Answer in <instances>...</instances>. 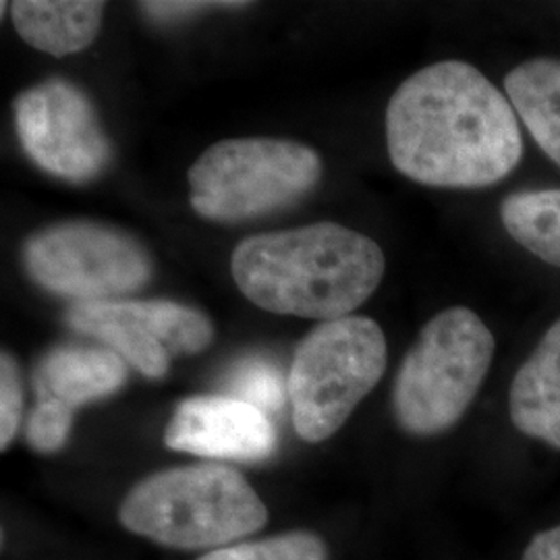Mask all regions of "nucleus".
<instances>
[{
	"label": "nucleus",
	"instance_id": "obj_1",
	"mask_svg": "<svg viewBox=\"0 0 560 560\" xmlns=\"http://www.w3.org/2000/svg\"><path fill=\"white\" fill-rule=\"evenodd\" d=\"M395 168L430 187H488L523 154L513 104L463 60H442L402 81L386 108Z\"/></svg>",
	"mask_w": 560,
	"mask_h": 560
},
{
	"label": "nucleus",
	"instance_id": "obj_2",
	"mask_svg": "<svg viewBox=\"0 0 560 560\" xmlns=\"http://www.w3.org/2000/svg\"><path fill=\"white\" fill-rule=\"evenodd\" d=\"M384 270L381 245L337 222L249 237L231 258L233 279L252 303L322 322L351 316L374 295Z\"/></svg>",
	"mask_w": 560,
	"mask_h": 560
},
{
	"label": "nucleus",
	"instance_id": "obj_3",
	"mask_svg": "<svg viewBox=\"0 0 560 560\" xmlns=\"http://www.w3.org/2000/svg\"><path fill=\"white\" fill-rule=\"evenodd\" d=\"M119 520L161 546L219 550L261 529L268 509L237 469L196 463L138 481L120 504Z\"/></svg>",
	"mask_w": 560,
	"mask_h": 560
},
{
	"label": "nucleus",
	"instance_id": "obj_4",
	"mask_svg": "<svg viewBox=\"0 0 560 560\" xmlns=\"http://www.w3.org/2000/svg\"><path fill=\"white\" fill-rule=\"evenodd\" d=\"M494 337L467 307H448L423 326L400 363L393 413L413 436H436L453 428L488 376Z\"/></svg>",
	"mask_w": 560,
	"mask_h": 560
},
{
	"label": "nucleus",
	"instance_id": "obj_5",
	"mask_svg": "<svg viewBox=\"0 0 560 560\" xmlns=\"http://www.w3.org/2000/svg\"><path fill=\"white\" fill-rule=\"evenodd\" d=\"M388 347L381 326L363 316L322 322L301 340L287 393L305 442L330 439L381 382Z\"/></svg>",
	"mask_w": 560,
	"mask_h": 560
},
{
	"label": "nucleus",
	"instance_id": "obj_6",
	"mask_svg": "<svg viewBox=\"0 0 560 560\" xmlns=\"http://www.w3.org/2000/svg\"><path fill=\"white\" fill-rule=\"evenodd\" d=\"M320 177V156L298 141H219L189 171L191 206L210 221H247L295 203Z\"/></svg>",
	"mask_w": 560,
	"mask_h": 560
},
{
	"label": "nucleus",
	"instance_id": "obj_7",
	"mask_svg": "<svg viewBox=\"0 0 560 560\" xmlns=\"http://www.w3.org/2000/svg\"><path fill=\"white\" fill-rule=\"evenodd\" d=\"M30 279L78 303L119 300L145 287L154 266L140 241L101 222H60L23 245Z\"/></svg>",
	"mask_w": 560,
	"mask_h": 560
},
{
	"label": "nucleus",
	"instance_id": "obj_8",
	"mask_svg": "<svg viewBox=\"0 0 560 560\" xmlns=\"http://www.w3.org/2000/svg\"><path fill=\"white\" fill-rule=\"evenodd\" d=\"M67 324L101 340L145 378H162L173 355H196L214 337L212 322L200 310L177 301H92L75 303Z\"/></svg>",
	"mask_w": 560,
	"mask_h": 560
},
{
	"label": "nucleus",
	"instance_id": "obj_9",
	"mask_svg": "<svg viewBox=\"0 0 560 560\" xmlns=\"http://www.w3.org/2000/svg\"><path fill=\"white\" fill-rule=\"evenodd\" d=\"M15 127L21 148L42 171L85 183L110 162V141L90 98L71 81H42L15 101Z\"/></svg>",
	"mask_w": 560,
	"mask_h": 560
},
{
	"label": "nucleus",
	"instance_id": "obj_10",
	"mask_svg": "<svg viewBox=\"0 0 560 560\" xmlns=\"http://www.w3.org/2000/svg\"><path fill=\"white\" fill-rule=\"evenodd\" d=\"M164 444L203 459L258 463L275 455L277 428L270 416L245 400L201 395L177 405Z\"/></svg>",
	"mask_w": 560,
	"mask_h": 560
},
{
	"label": "nucleus",
	"instance_id": "obj_11",
	"mask_svg": "<svg viewBox=\"0 0 560 560\" xmlns=\"http://www.w3.org/2000/svg\"><path fill=\"white\" fill-rule=\"evenodd\" d=\"M509 413L521 434L560 451V320L517 370Z\"/></svg>",
	"mask_w": 560,
	"mask_h": 560
},
{
	"label": "nucleus",
	"instance_id": "obj_12",
	"mask_svg": "<svg viewBox=\"0 0 560 560\" xmlns=\"http://www.w3.org/2000/svg\"><path fill=\"white\" fill-rule=\"evenodd\" d=\"M127 382V361L106 347L67 345L40 361L36 395L60 400L73 411L92 400L110 397Z\"/></svg>",
	"mask_w": 560,
	"mask_h": 560
},
{
	"label": "nucleus",
	"instance_id": "obj_13",
	"mask_svg": "<svg viewBox=\"0 0 560 560\" xmlns=\"http://www.w3.org/2000/svg\"><path fill=\"white\" fill-rule=\"evenodd\" d=\"M11 18L23 42L52 57H67L96 40L104 2L18 0L11 2Z\"/></svg>",
	"mask_w": 560,
	"mask_h": 560
},
{
	"label": "nucleus",
	"instance_id": "obj_14",
	"mask_svg": "<svg viewBox=\"0 0 560 560\" xmlns=\"http://www.w3.org/2000/svg\"><path fill=\"white\" fill-rule=\"evenodd\" d=\"M504 88L532 138L560 166L559 60H527L506 75Z\"/></svg>",
	"mask_w": 560,
	"mask_h": 560
},
{
	"label": "nucleus",
	"instance_id": "obj_15",
	"mask_svg": "<svg viewBox=\"0 0 560 560\" xmlns=\"http://www.w3.org/2000/svg\"><path fill=\"white\" fill-rule=\"evenodd\" d=\"M509 235L540 260L560 266V189L520 191L502 201Z\"/></svg>",
	"mask_w": 560,
	"mask_h": 560
},
{
	"label": "nucleus",
	"instance_id": "obj_16",
	"mask_svg": "<svg viewBox=\"0 0 560 560\" xmlns=\"http://www.w3.org/2000/svg\"><path fill=\"white\" fill-rule=\"evenodd\" d=\"M198 560H328V550L320 536L295 529L264 540L231 544Z\"/></svg>",
	"mask_w": 560,
	"mask_h": 560
},
{
	"label": "nucleus",
	"instance_id": "obj_17",
	"mask_svg": "<svg viewBox=\"0 0 560 560\" xmlns=\"http://www.w3.org/2000/svg\"><path fill=\"white\" fill-rule=\"evenodd\" d=\"M229 395L258 407L266 416H272L282 409L289 393L284 390V381L275 363L247 360L241 361L231 372Z\"/></svg>",
	"mask_w": 560,
	"mask_h": 560
},
{
	"label": "nucleus",
	"instance_id": "obj_18",
	"mask_svg": "<svg viewBox=\"0 0 560 560\" xmlns=\"http://www.w3.org/2000/svg\"><path fill=\"white\" fill-rule=\"evenodd\" d=\"M73 413L75 411L60 400L38 397L36 407L25 421V441L44 455L57 453L71 434Z\"/></svg>",
	"mask_w": 560,
	"mask_h": 560
},
{
	"label": "nucleus",
	"instance_id": "obj_19",
	"mask_svg": "<svg viewBox=\"0 0 560 560\" xmlns=\"http://www.w3.org/2000/svg\"><path fill=\"white\" fill-rule=\"evenodd\" d=\"M23 421V381L18 361L7 351L0 360V448L15 441Z\"/></svg>",
	"mask_w": 560,
	"mask_h": 560
},
{
	"label": "nucleus",
	"instance_id": "obj_20",
	"mask_svg": "<svg viewBox=\"0 0 560 560\" xmlns=\"http://www.w3.org/2000/svg\"><path fill=\"white\" fill-rule=\"evenodd\" d=\"M245 2H189V0H175V2H141L140 9L143 15L150 20L171 23V21L189 20L208 11L217 9H240Z\"/></svg>",
	"mask_w": 560,
	"mask_h": 560
},
{
	"label": "nucleus",
	"instance_id": "obj_21",
	"mask_svg": "<svg viewBox=\"0 0 560 560\" xmlns=\"http://www.w3.org/2000/svg\"><path fill=\"white\" fill-rule=\"evenodd\" d=\"M521 560H560V525L536 534Z\"/></svg>",
	"mask_w": 560,
	"mask_h": 560
}]
</instances>
